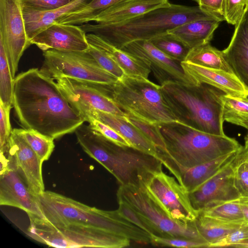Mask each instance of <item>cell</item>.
<instances>
[{"label":"cell","instance_id":"obj_1","mask_svg":"<svg viewBox=\"0 0 248 248\" xmlns=\"http://www.w3.org/2000/svg\"><path fill=\"white\" fill-rule=\"evenodd\" d=\"M13 106L23 128L54 139L75 132L85 122L55 79L38 68L30 69L15 77Z\"/></svg>","mask_w":248,"mask_h":248},{"label":"cell","instance_id":"obj_2","mask_svg":"<svg viewBox=\"0 0 248 248\" xmlns=\"http://www.w3.org/2000/svg\"><path fill=\"white\" fill-rule=\"evenodd\" d=\"M37 198L43 218L54 226L93 228L139 244L151 243L149 233L125 219L117 210L90 207L50 191H45Z\"/></svg>","mask_w":248,"mask_h":248},{"label":"cell","instance_id":"obj_3","mask_svg":"<svg viewBox=\"0 0 248 248\" xmlns=\"http://www.w3.org/2000/svg\"><path fill=\"white\" fill-rule=\"evenodd\" d=\"M78 142L90 157L102 165L120 185L142 186L162 163L155 156L132 147L118 145L82 124L75 131Z\"/></svg>","mask_w":248,"mask_h":248},{"label":"cell","instance_id":"obj_4","mask_svg":"<svg viewBox=\"0 0 248 248\" xmlns=\"http://www.w3.org/2000/svg\"><path fill=\"white\" fill-rule=\"evenodd\" d=\"M211 18L198 6L171 3L167 7L116 24L87 23L79 26L86 33L95 34L121 49L133 41L151 40L185 23Z\"/></svg>","mask_w":248,"mask_h":248},{"label":"cell","instance_id":"obj_5","mask_svg":"<svg viewBox=\"0 0 248 248\" xmlns=\"http://www.w3.org/2000/svg\"><path fill=\"white\" fill-rule=\"evenodd\" d=\"M163 97L178 121L201 131L217 135L223 131L225 93L206 84L168 82L160 85Z\"/></svg>","mask_w":248,"mask_h":248},{"label":"cell","instance_id":"obj_6","mask_svg":"<svg viewBox=\"0 0 248 248\" xmlns=\"http://www.w3.org/2000/svg\"><path fill=\"white\" fill-rule=\"evenodd\" d=\"M165 151L178 164L192 167L243 147L234 139L206 133L180 122L156 124Z\"/></svg>","mask_w":248,"mask_h":248},{"label":"cell","instance_id":"obj_7","mask_svg":"<svg viewBox=\"0 0 248 248\" xmlns=\"http://www.w3.org/2000/svg\"><path fill=\"white\" fill-rule=\"evenodd\" d=\"M95 84L129 117L152 124L179 121L166 103L160 85L148 79L125 75L113 83Z\"/></svg>","mask_w":248,"mask_h":248},{"label":"cell","instance_id":"obj_8","mask_svg":"<svg viewBox=\"0 0 248 248\" xmlns=\"http://www.w3.org/2000/svg\"><path fill=\"white\" fill-rule=\"evenodd\" d=\"M27 234L34 240L59 248H122L130 245L128 239L100 229L78 226L56 227L43 218L28 215Z\"/></svg>","mask_w":248,"mask_h":248},{"label":"cell","instance_id":"obj_9","mask_svg":"<svg viewBox=\"0 0 248 248\" xmlns=\"http://www.w3.org/2000/svg\"><path fill=\"white\" fill-rule=\"evenodd\" d=\"M117 197V199L126 202L137 213L150 229L151 234L160 237L186 238L208 244L199 233L195 220L188 224H183L170 219L141 186L120 185Z\"/></svg>","mask_w":248,"mask_h":248},{"label":"cell","instance_id":"obj_10","mask_svg":"<svg viewBox=\"0 0 248 248\" xmlns=\"http://www.w3.org/2000/svg\"><path fill=\"white\" fill-rule=\"evenodd\" d=\"M41 70L54 79L67 77L100 84H109L118 78L102 68L87 51L49 49L43 53Z\"/></svg>","mask_w":248,"mask_h":248},{"label":"cell","instance_id":"obj_11","mask_svg":"<svg viewBox=\"0 0 248 248\" xmlns=\"http://www.w3.org/2000/svg\"><path fill=\"white\" fill-rule=\"evenodd\" d=\"M141 187L170 219L188 224L198 216L191 204L187 191L162 170L153 174Z\"/></svg>","mask_w":248,"mask_h":248},{"label":"cell","instance_id":"obj_12","mask_svg":"<svg viewBox=\"0 0 248 248\" xmlns=\"http://www.w3.org/2000/svg\"><path fill=\"white\" fill-rule=\"evenodd\" d=\"M0 41L4 47L11 74L15 79L19 60L31 45L20 0H0Z\"/></svg>","mask_w":248,"mask_h":248},{"label":"cell","instance_id":"obj_13","mask_svg":"<svg viewBox=\"0 0 248 248\" xmlns=\"http://www.w3.org/2000/svg\"><path fill=\"white\" fill-rule=\"evenodd\" d=\"M8 166L17 171L31 192L36 196L43 193V163L16 128L12 129L5 154Z\"/></svg>","mask_w":248,"mask_h":248},{"label":"cell","instance_id":"obj_14","mask_svg":"<svg viewBox=\"0 0 248 248\" xmlns=\"http://www.w3.org/2000/svg\"><path fill=\"white\" fill-rule=\"evenodd\" d=\"M121 49L148 62L154 76L161 85L168 82L197 85L185 73L181 62L167 55L150 40L133 41Z\"/></svg>","mask_w":248,"mask_h":248},{"label":"cell","instance_id":"obj_15","mask_svg":"<svg viewBox=\"0 0 248 248\" xmlns=\"http://www.w3.org/2000/svg\"><path fill=\"white\" fill-rule=\"evenodd\" d=\"M235 158L202 185L188 193L191 204L198 213L210 203L239 198L240 195L234 183Z\"/></svg>","mask_w":248,"mask_h":248},{"label":"cell","instance_id":"obj_16","mask_svg":"<svg viewBox=\"0 0 248 248\" xmlns=\"http://www.w3.org/2000/svg\"><path fill=\"white\" fill-rule=\"evenodd\" d=\"M156 150V156L188 193L202 185L233 160L240 150L222 155L206 163L192 167H186L174 161L165 150L157 148Z\"/></svg>","mask_w":248,"mask_h":248},{"label":"cell","instance_id":"obj_17","mask_svg":"<svg viewBox=\"0 0 248 248\" xmlns=\"http://www.w3.org/2000/svg\"><path fill=\"white\" fill-rule=\"evenodd\" d=\"M44 51H86L89 47L86 33L77 25L55 22L38 33L30 41Z\"/></svg>","mask_w":248,"mask_h":248},{"label":"cell","instance_id":"obj_18","mask_svg":"<svg viewBox=\"0 0 248 248\" xmlns=\"http://www.w3.org/2000/svg\"><path fill=\"white\" fill-rule=\"evenodd\" d=\"M54 79L65 97L77 98L96 109L128 121V115L95 83L67 77Z\"/></svg>","mask_w":248,"mask_h":248},{"label":"cell","instance_id":"obj_19","mask_svg":"<svg viewBox=\"0 0 248 248\" xmlns=\"http://www.w3.org/2000/svg\"><path fill=\"white\" fill-rule=\"evenodd\" d=\"M38 196L29 190L21 176L9 167L0 173V204L18 208L27 215L43 217Z\"/></svg>","mask_w":248,"mask_h":248},{"label":"cell","instance_id":"obj_20","mask_svg":"<svg viewBox=\"0 0 248 248\" xmlns=\"http://www.w3.org/2000/svg\"><path fill=\"white\" fill-rule=\"evenodd\" d=\"M181 65L185 73L197 85L206 84L226 94L234 96L247 97L248 96V87L235 74L186 61L182 62Z\"/></svg>","mask_w":248,"mask_h":248},{"label":"cell","instance_id":"obj_21","mask_svg":"<svg viewBox=\"0 0 248 248\" xmlns=\"http://www.w3.org/2000/svg\"><path fill=\"white\" fill-rule=\"evenodd\" d=\"M235 74L248 87V6L235 25L228 46L222 50Z\"/></svg>","mask_w":248,"mask_h":248},{"label":"cell","instance_id":"obj_22","mask_svg":"<svg viewBox=\"0 0 248 248\" xmlns=\"http://www.w3.org/2000/svg\"><path fill=\"white\" fill-rule=\"evenodd\" d=\"M170 4L169 0H125L107 9L92 21L103 24H116Z\"/></svg>","mask_w":248,"mask_h":248},{"label":"cell","instance_id":"obj_23","mask_svg":"<svg viewBox=\"0 0 248 248\" xmlns=\"http://www.w3.org/2000/svg\"><path fill=\"white\" fill-rule=\"evenodd\" d=\"M86 38L89 44L102 50L112 59L124 71L125 75L135 78L148 79L151 71L148 62L114 46L93 33H86Z\"/></svg>","mask_w":248,"mask_h":248},{"label":"cell","instance_id":"obj_24","mask_svg":"<svg viewBox=\"0 0 248 248\" xmlns=\"http://www.w3.org/2000/svg\"><path fill=\"white\" fill-rule=\"evenodd\" d=\"M221 22L208 18L185 23L167 33L190 49L209 43Z\"/></svg>","mask_w":248,"mask_h":248},{"label":"cell","instance_id":"obj_25","mask_svg":"<svg viewBox=\"0 0 248 248\" xmlns=\"http://www.w3.org/2000/svg\"><path fill=\"white\" fill-rule=\"evenodd\" d=\"M90 0H72L62 7L43 12L22 9L26 31L29 42L36 34L53 24L61 17L82 8Z\"/></svg>","mask_w":248,"mask_h":248},{"label":"cell","instance_id":"obj_26","mask_svg":"<svg viewBox=\"0 0 248 248\" xmlns=\"http://www.w3.org/2000/svg\"><path fill=\"white\" fill-rule=\"evenodd\" d=\"M184 61L235 74L223 51L212 46L210 43L190 49Z\"/></svg>","mask_w":248,"mask_h":248},{"label":"cell","instance_id":"obj_27","mask_svg":"<svg viewBox=\"0 0 248 248\" xmlns=\"http://www.w3.org/2000/svg\"><path fill=\"white\" fill-rule=\"evenodd\" d=\"M194 221L199 233L209 245L246 224L225 221L200 214Z\"/></svg>","mask_w":248,"mask_h":248},{"label":"cell","instance_id":"obj_28","mask_svg":"<svg viewBox=\"0 0 248 248\" xmlns=\"http://www.w3.org/2000/svg\"><path fill=\"white\" fill-rule=\"evenodd\" d=\"M125 0H91L82 8L61 17L56 22L82 25L93 19L109 7Z\"/></svg>","mask_w":248,"mask_h":248},{"label":"cell","instance_id":"obj_29","mask_svg":"<svg viewBox=\"0 0 248 248\" xmlns=\"http://www.w3.org/2000/svg\"><path fill=\"white\" fill-rule=\"evenodd\" d=\"M199 214L227 222L245 223L239 198L210 203Z\"/></svg>","mask_w":248,"mask_h":248},{"label":"cell","instance_id":"obj_30","mask_svg":"<svg viewBox=\"0 0 248 248\" xmlns=\"http://www.w3.org/2000/svg\"><path fill=\"white\" fill-rule=\"evenodd\" d=\"M221 100L223 121L248 130V99L224 93Z\"/></svg>","mask_w":248,"mask_h":248},{"label":"cell","instance_id":"obj_31","mask_svg":"<svg viewBox=\"0 0 248 248\" xmlns=\"http://www.w3.org/2000/svg\"><path fill=\"white\" fill-rule=\"evenodd\" d=\"M16 129L42 162L49 159L55 147L53 138L33 129Z\"/></svg>","mask_w":248,"mask_h":248},{"label":"cell","instance_id":"obj_32","mask_svg":"<svg viewBox=\"0 0 248 248\" xmlns=\"http://www.w3.org/2000/svg\"><path fill=\"white\" fill-rule=\"evenodd\" d=\"M14 80L4 47L0 41V101L5 106H13Z\"/></svg>","mask_w":248,"mask_h":248},{"label":"cell","instance_id":"obj_33","mask_svg":"<svg viewBox=\"0 0 248 248\" xmlns=\"http://www.w3.org/2000/svg\"><path fill=\"white\" fill-rule=\"evenodd\" d=\"M150 41L167 55L181 62L185 60L190 50L168 33L155 37Z\"/></svg>","mask_w":248,"mask_h":248},{"label":"cell","instance_id":"obj_34","mask_svg":"<svg viewBox=\"0 0 248 248\" xmlns=\"http://www.w3.org/2000/svg\"><path fill=\"white\" fill-rule=\"evenodd\" d=\"M234 183L240 197H248V152L244 147L233 162Z\"/></svg>","mask_w":248,"mask_h":248},{"label":"cell","instance_id":"obj_35","mask_svg":"<svg viewBox=\"0 0 248 248\" xmlns=\"http://www.w3.org/2000/svg\"><path fill=\"white\" fill-rule=\"evenodd\" d=\"M84 119L92 129L113 143L121 146L132 147L124 137L109 125L91 117L85 116Z\"/></svg>","mask_w":248,"mask_h":248},{"label":"cell","instance_id":"obj_36","mask_svg":"<svg viewBox=\"0 0 248 248\" xmlns=\"http://www.w3.org/2000/svg\"><path fill=\"white\" fill-rule=\"evenodd\" d=\"M87 51L95 59L102 68L118 79L125 75L119 65L102 50L89 44V48Z\"/></svg>","mask_w":248,"mask_h":248},{"label":"cell","instance_id":"obj_37","mask_svg":"<svg viewBox=\"0 0 248 248\" xmlns=\"http://www.w3.org/2000/svg\"><path fill=\"white\" fill-rule=\"evenodd\" d=\"M152 244L158 246L176 248H208V244L194 240L182 238L165 237L151 234Z\"/></svg>","mask_w":248,"mask_h":248},{"label":"cell","instance_id":"obj_38","mask_svg":"<svg viewBox=\"0 0 248 248\" xmlns=\"http://www.w3.org/2000/svg\"><path fill=\"white\" fill-rule=\"evenodd\" d=\"M12 106H5L0 101V151L6 152L8 142L12 131L10 121V112Z\"/></svg>","mask_w":248,"mask_h":248},{"label":"cell","instance_id":"obj_39","mask_svg":"<svg viewBox=\"0 0 248 248\" xmlns=\"http://www.w3.org/2000/svg\"><path fill=\"white\" fill-rule=\"evenodd\" d=\"M246 7V0H224V20L235 26L242 17Z\"/></svg>","mask_w":248,"mask_h":248},{"label":"cell","instance_id":"obj_40","mask_svg":"<svg viewBox=\"0 0 248 248\" xmlns=\"http://www.w3.org/2000/svg\"><path fill=\"white\" fill-rule=\"evenodd\" d=\"M72 0H20L22 9L43 12L62 7Z\"/></svg>","mask_w":248,"mask_h":248},{"label":"cell","instance_id":"obj_41","mask_svg":"<svg viewBox=\"0 0 248 248\" xmlns=\"http://www.w3.org/2000/svg\"><path fill=\"white\" fill-rule=\"evenodd\" d=\"M128 121L138 128L156 148L165 150V145L156 124H152L129 117Z\"/></svg>","mask_w":248,"mask_h":248},{"label":"cell","instance_id":"obj_42","mask_svg":"<svg viewBox=\"0 0 248 248\" xmlns=\"http://www.w3.org/2000/svg\"><path fill=\"white\" fill-rule=\"evenodd\" d=\"M247 240L248 224H246L221 239L210 244L208 248L233 247L235 245Z\"/></svg>","mask_w":248,"mask_h":248},{"label":"cell","instance_id":"obj_43","mask_svg":"<svg viewBox=\"0 0 248 248\" xmlns=\"http://www.w3.org/2000/svg\"><path fill=\"white\" fill-rule=\"evenodd\" d=\"M224 0H198L200 8L209 16L220 22L224 20Z\"/></svg>","mask_w":248,"mask_h":248},{"label":"cell","instance_id":"obj_44","mask_svg":"<svg viewBox=\"0 0 248 248\" xmlns=\"http://www.w3.org/2000/svg\"><path fill=\"white\" fill-rule=\"evenodd\" d=\"M119 207L117 210L119 214L126 220L147 232L150 235L151 231L141 220L137 213L124 201L118 199Z\"/></svg>","mask_w":248,"mask_h":248},{"label":"cell","instance_id":"obj_45","mask_svg":"<svg viewBox=\"0 0 248 248\" xmlns=\"http://www.w3.org/2000/svg\"><path fill=\"white\" fill-rule=\"evenodd\" d=\"M239 203L244 215L245 222L248 224V197H240Z\"/></svg>","mask_w":248,"mask_h":248},{"label":"cell","instance_id":"obj_46","mask_svg":"<svg viewBox=\"0 0 248 248\" xmlns=\"http://www.w3.org/2000/svg\"><path fill=\"white\" fill-rule=\"evenodd\" d=\"M233 247L237 248H248V240L240 243L235 245Z\"/></svg>","mask_w":248,"mask_h":248},{"label":"cell","instance_id":"obj_47","mask_svg":"<svg viewBox=\"0 0 248 248\" xmlns=\"http://www.w3.org/2000/svg\"><path fill=\"white\" fill-rule=\"evenodd\" d=\"M244 148L248 151V133L245 138V145Z\"/></svg>","mask_w":248,"mask_h":248},{"label":"cell","instance_id":"obj_48","mask_svg":"<svg viewBox=\"0 0 248 248\" xmlns=\"http://www.w3.org/2000/svg\"><path fill=\"white\" fill-rule=\"evenodd\" d=\"M246 5L248 6V0H246Z\"/></svg>","mask_w":248,"mask_h":248},{"label":"cell","instance_id":"obj_49","mask_svg":"<svg viewBox=\"0 0 248 248\" xmlns=\"http://www.w3.org/2000/svg\"><path fill=\"white\" fill-rule=\"evenodd\" d=\"M194 1H196L197 2L198 0H193Z\"/></svg>","mask_w":248,"mask_h":248},{"label":"cell","instance_id":"obj_50","mask_svg":"<svg viewBox=\"0 0 248 248\" xmlns=\"http://www.w3.org/2000/svg\"><path fill=\"white\" fill-rule=\"evenodd\" d=\"M247 98L248 99V96L247 97Z\"/></svg>","mask_w":248,"mask_h":248},{"label":"cell","instance_id":"obj_51","mask_svg":"<svg viewBox=\"0 0 248 248\" xmlns=\"http://www.w3.org/2000/svg\"><path fill=\"white\" fill-rule=\"evenodd\" d=\"M247 151V150H246Z\"/></svg>","mask_w":248,"mask_h":248}]
</instances>
